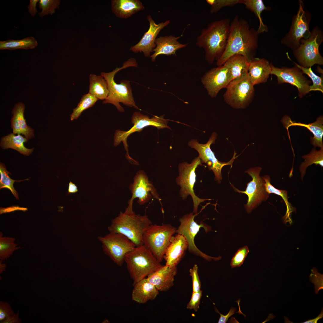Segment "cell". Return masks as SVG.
Listing matches in <instances>:
<instances>
[{
  "label": "cell",
  "instance_id": "6da1fadb",
  "mask_svg": "<svg viewBox=\"0 0 323 323\" xmlns=\"http://www.w3.org/2000/svg\"><path fill=\"white\" fill-rule=\"evenodd\" d=\"M259 34L250 28L248 22L236 15L230 23L229 33L225 50L217 61V66L223 65L231 56H243L249 63L254 57L258 47Z\"/></svg>",
  "mask_w": 323,
  "mask_h": 323
},
{
  "label": "cell",
  "instance_id": "7a4b0ae2",
  "mask_svg": "<svg viewBox=\"0 0 323 323\" xmlns=\"http://www.w3.org/2000/svg\"><path fill=\"white\" fill-rule=\"evenodd\" d=\"M230 21L228 19L211 22L202 29L197 37L196 45L204 49L205 58L212 64L217 60L226 49L229 33Z\"/></svg>",
  "mask_w": 323,
  "mask_h": 323
},
{
  "label": "cell",
  "instance_id": "3957f363",
  "mask_svg": "<svg viewBox=\"0 0 323 323\" xmlns=\"http://www.w3.org/2000/svg\"><path fill=\"white\" fill-rule=\"evenodd\" d=\"M152 222L147 216L136 214L132 205H129L124 212H120L113 219L108 227L109 232L122 234L130 240L135 246L143 244L142 237Z\"/></svg>",
  "mask_w": 323,
  "mask_h": 323
},
{
  "label": "cell",
  "instance_id": "277c9868",
  "mask_svg": "<svg viewBox=\"0 0 323 323\" xmlns=\"http://www.w3.org/2000/svg\"><path fill=\"white\" fill-rule=\"evenodd\" d=\"M137 65L136 60L134 58H131L125 62L121 67H117L109 72L101 73L100 75L104 77L107 83L109 90L108 96L103 100V103L112 104L116 107L118 111L121 112H124L125 110L120 105V103L129 107H133L140 109L134 101L130 81L124 80L118 84L114 79L115 74L120 70L129 67H137Z\"/></svg>",
  "mask_w": 323,
  "mask_h": 323
},
{
  "label": "cell",
  "instance_id": "5b68a950",
  "mask_svg": "<svg viewBox=\"0 0 323 323\" xmlns=\"http://www.w3.org/2000/svg\"><path fill=\"white\" fill-rule=\"evenodd\" d=\"M124 262L133 284L146 278L162 266L143 244L128 252Z\"/></svg>",
  "mask_w": 323,
  "mask_h": 323
},
{
  "label": "cell",
  "instance_id": "8992f818",
  "mask_svg": "<svg viewBox=\"0 0 323 323\" xmlns=\"http://www.w3.org/2000/svg\"><path fill=\"white\" fill-rule=\"evenodd\" d=\"M177 228L170 224L150 225L144 232L143 243L161 263Z\"/></svg>",
  "mask_w": 323,
  "mask_h": 323
},
{
  "label": "cell",
  "instance_id": "52a82bcc",
  "mask_svg": "<svg viewBox=\"0 0 323 323\" xmlns=\"http://www.w3.org/2000/svg\"><path fill=\"white\" fill-rule=\"evenodd\" d=\"M323 41V32L317 26L313 28L308 37L301 40L299 46L293 50L300 65L308 68L316 64L323 65V58L319 51Z\"/></svg>",
  "mask_w": 323,
  "mask_h": 323
},
{
  "label": "cell",
  "instance_id": "ba28073f",
  "mask_svg": "<svg viewBox=\"0 0 323 323\" xmlns=\"http://www.w3.org/2000/svg\"><path fill=\"white\" fill-rule=\"evenodd\" d=\"M248 72L231 81L223 95L224 101L232 107L244 109L252 101L255 89Z\"/></svg>",
  "mask_w": 323,
  "mask_h": 323
},
{
  "label": "cell",
  "instance_id": "9c48e42d",
  "mask_svg": "<svg viewBox=\"0 0 323 323\" xmlns=\"http://www.w3.org/2000/svg\"><path fill=\"white\" fill-rule=\"evenodd\" d=\"M201 159L198 156L195 158L190 163L187 162L180 163L178 166L179 175L176 179L177 184L180 187L179 195L183 200L190 195L193 203V213L197 214L199 205L201 202L210 199H201L194 193V188L196 181L195 171L199 165H202Z\"/></svg>",
  "mask_w": 323,
  "mask_h": 323
},
{
  "label": "cell",
  "instance_id": "30bf717a",
  "mask_svg": "<svg viewBox=\"0 0 323 323\" xmlns=\"http://www.w3.org/2000/svg\"><path fill=\"white\" fill-rule=\"evenodd\" d=\"M298 2V10L292 18L290 29L281 41L282 44L292 50L299 46L301 40L308 37L311 33L309 24L311 14L304 9L302 1L300 0Z\"/></svg>",
  "mask_w": 323,
  "mask_h": 323
},
{
  "label": "cell",
  "instance_id": "8fae6325",
  "mask_svg": "<svg viewBox=\"0 0 323 323\" xmlns=\"http://www.w3.org/2000/svg\"><path fill=\"white\" fill-rule=\"evenodd\" d=\"M168 120L165 119L164 116H160L154 115L151 118L146 115H144L140 112H135L131 118V123L133 126L127 131L116 130L115 133L114 139V145L116 146L121 142L124 144L125 150L127 151L126 157L129 160L132 159L128 154L127 139L128 137L131 134L135 132H141L145 127L153 126L159 129L164 128L170 129L167 125Z\"/></svg>",
  "mask_w": 323,
  "mask_h": 323
},
{
  "label": "cell",
  "instance_id": "7c38bea8",
  "mask_svg": "<svg viewBox=\"0 0 323 323\" xmlns=\"http://www.w3.org/2000/svg\"><path fill=\"white\" fill-rule=\"evenodd\" d=\"M98 238L104 253L119 266L124 262L126 255L136 246L127 237L119 233L109 232Z\"/></svg>",
  "mask_w": 323,
  "mask_h": 323
},
{
  "label": "cell",
  "instance_id": "4fadbf2b",
  "mask_svg": "<svg viewBox=\"0 0 323 323\" xmlns=\"http://www.w3.org/2000/svg\"><path fill=\"white\" fill-rule=\"evenodd\" d=\"M197 214L192 212L186 214L179 219L180 223L177 228L176 233L183 235L186 239L188 245L189 252L200 256L208 261L212 260H218L221 258V256L213 257L208 256L200 251L196 246L194 243L195 236L201 228H204L206 233L211 230L210 226L201 222L199 224L195 221L194 218Z\"/></svg>",
  "mask_w": 323,
  "mask_h": 323
},
{
  "label": "cell",
  "instance_id": "5bb4252c",
  "mask_svg": "<svg viewBox=\"0 0 323 323\" xmlns=\"http://www.w3.org/2000/svg\"><path fill=\"white\" fill-rule=\"evenodd\" d=\"M262 168L257 167L250 168L245 171L252 178V180L247 184L244 191L239 190L231 184L236 192L246 194L248 197L247 203L244 207L247 212L250 213L263 201H266L269 197L264 185V181L260 174Z\"/></svg>",
  "mask_w": 323,
  "mask_h": 323
},
{
  "label": "cell",
  "instance_id": "9a60e30c",
  "mask_svg": "<svg viewBox=\"0 0 323 323\" xmlns=\"http://www.w3.org/2000/svg\"><path fill=\"white\" fill-rule=\"evenodd\" d=\"M217 138V134L214 132L206 144L199 143L196 140L193 139L189 141L188 145L198 152V157L202 162L207 164L209 170H212L214 173L215 179L219 183H220L222 179L221 171L223 167L226 165H232L236 158V153H234L232 159L228 162L219 161L210 148L211 145L215 143Z\"/></svg>",
  "mask_w": 323,
  "mask_h": 323
},
{
  "label": "cell",
  "instance_id": "2e32d148",
  "mask_svg": "<svg viewBox=\"0 0 323 323\" xmlns=\"http://www.w3.org/2000/svg\"><path fill=\"white\" fill-rule=\"evenodd\" d=\"M271 67L270 74L277 77L278 83H288L295 86L298 89L300 97L309 92L310 81L303 75L302 72L296 66L291 68H278L271 64Z\"/></svg>",
  "mask_w": 323,
  "mask_h": 323
},
{
  "label": "cell",
  "instance_id": "e0dca14e",
  "mask_svg": "<svg viewBox=\"0 0 323 323\" xmlns=\"http://www.w3.org/2000/svg\"><path fill=\"white\" fill-rule=\"evenodd\" d=\"M129 188L132 194L129 203H133V200L137 198L138 204L143 205L149 202L152 197L161 202L156 190L143 170H140L136 173L134 177L133 182Z\"/></svg>",
  "mask_w": 323,
  "mask_h": 323
},
{
  "label": "cell",
  "instance_id": "ac0fdd59",
  "mask_svg": "<svg viewBox=\"0 0 323 323\" xmlns=\"http://www.w3.org/2000/svg\"><path fill=\"white\" fill-rule=\"evenodd\" d=\"M201 80L211 98L216 97L220 91L226 88L231 81L229 70L224 64L211 69L205 73Z\"/></svg>",
  "mask_w": 323,
  "mask_h": 323
},
{
  "label": "cell",
  "instance_id": "d6986e66",
  "mask_svg": "<svg viewBox=\"0 0 323 323\" xmlns=\"http://www.w3.org/2000/svg\"><path fill=\"white\" fill-rule=\"evenodd\" d=\"M147 18L149 22L148 30L138 43L131 47L130 50L135 53L142 52L145 57H149L156 46L155 41L157 35L162 29L170 24V21L167 20L156 24L150 15H148Z\"/></svg>",
  "mask_w": 323,
  "mask_h": 323
},
{
  "label": "cell",
  "instance_id": "ffe728a7",
  "mask_svg": "<svg viewBox=\"0 0 323 323\" xmlns=\"http://www.w3.org/2000/svg\"><path fill=\"white\" fill-rule=\"evenodd\" d=\"M188 247L187 240L183 235L177 234L173 236L164 257L166 261L165 265L171 267H176Z\"/></svg>",
  "mask_w": 323,
  "mask_h": 323
},
{
  "label": "cell",
  "instance_id": "44dd1931",
  "mask_svg": "<svg viewBox=\"0 0 323 323\" xmlns=\"http://www.w3.org/2000/svg\"><path fill=\"white\" fill-rule=\"evenodd\" d=\"M177 272V266L162 265L146 278L159 291L165 292L173 286Z\"/></svg>",
  "mask_w": 323,
  "mask_h": 323
},
{
  "label": "cell",
  "instance_id": "7402d4cb",
  "mask_svg": "<svg viewBox=\"0 0 323 323\" xmlns=\"http://www.w3.org/2000/svg\"><path fill=\"white\" fill-rule=\"evenodd\" d=\"M284 126L287 129L292 126H299L306 128L313 135V137H311V144L315 147L323 148L322 137L323 136V117L321 115L317 118L316 121L308 124H305L300 122L297 123L291 120L290 118L285 115L281 120Z\"/></svg>",
  "mask_w": 323,
  "mask_h": 323
},
{
  "label": "cell",
  "instance_id": "603a6c76",
  "mask_svg": "<svg viewBox=\"0 0 323 323\" xmlns=\"http://www.w3.org/2000/svg\"><path fill=\"white\" fill-rule=\"evenodd\" d=\"M182 36L171 35L157 38L155 41L156 46L153 50L154 53L150 56L152 61H155L156 57L160 55H176L177 50L186 46L187 44H182L178 41Z\"/></svg>",
  "mask_w": 323,
  "mask_h": 323
},
{
  "label": "cell",
  "instance_id": "cb8c5ba5",
  "mask_svg": "<svg viewBox=\"0 0 323 323\" xmlns=\"http://www.w3.org/2000/svg\"><path fill=\"white\" fill-rule=\"evenodd\" d=\"M25 104L19 102L16 104L12 109L11 127L15 134L23 135L28 140L34 137V130L27 124L24 117Z\"/></svg>",
  "mask_w": 323,
  "mask_h": 323
},
{
  "label": "cell",
  "instance_id": "d4e9b609",
  "mask_svg": "<svg viewBox=\"0 0 323 323\" xmlns=\"http://www.w3.org/2000/svg\"><path fill=\"white\" fill-rule=\"evenodd\" d=\"M271 71V64L267 60L254 58L249 63L248 73L250 81L254 86L266 82Z\"/></svg>",
  "mask_w": 323,
  "mask_h": 323
},
{
  "label": "cell",
  "instance_id": "484cf974",
  "mask_svg": "<svg viewBox=\"0 0 323 323\" xmlns=\"http://www.w3.org/2000/svg\"><path fill=\"white\" fill-rule=\"evenodd\" d=\"M133 284L132 299L138 303L143 304L149 301L153 300L159 294V291L148 281L147 278Z\"/></svg>",
  "mask_w": 323,
  "mask_h": 323
},
{
  "label": "cell",
  "instance_id": "4316f807",
  "mask_svg": "<svg viewBox=\"0 0 323 323\" xmlns=\"http://www.w3.org/2000/svg\"><path fill=\"white\" fill-rule=\"evenodd\" d=\"M111 5L113 12L122 19L127 18L144 9L142 2L138 0H114L112 1Z\"/></svg>",
  "mask_w": 323,
  "mask_h": 323
},
{
  "label": "cell",
  "instance_id": "83f0119b",
  "mask_svg": "<svg viewBox=\"0 0 323 323\" xmlns=\"http://www.w3.org/2000/svg\"><path fill=\"white\" fill-rule=\"evenodd\" d=\"M28 139L21 135L11 133L1 138L0 146L3 149L11 148L19 152L24 156H29L33 151L34 148L28 149L25 147L24 143Z\"/></svg>",
  "mask_w": 323,
  "mask_h": 323
},
{
  "label": "cell",
  "instance_id": "f1b7e54d",
  "mask_svg": "<svg viewBox=\"0 0 323 323\" xmlns=\"http://www.w3.org/2000/svg\"><path fill=\"white\" fill-rule=\"evenodd\" d=\"M224 64L229 70L232 81L248 72L249 63L243 56L237 54L229 57Z\"/></svg>",
  "mask_w": 323,
  "mask_h": 323
},
{
  "label": "cell",
  "instance_id": "f546056e",
  "mask_svg": "<svg viewBox=\"0 0 323 323\" xmlns=\"http://www.w3.org/2000/svg\"><path fill=\"white\" fill-rule=\"evenodd\" d=\"M89 93L98 100H104L108 96L109 90L107 83L102 75L91 74L89 76Z\"/></svg>",
  "mask_w": 323,
  "mask_h": 323
},
{
  "label": "cell",
  "instance_id": "4dcf8cb0",
  "mask_svg": "<svg viewBox=\"0 0 323 323\" xmlns=\"http://www.w3.org/2000/svg\"><path fill=\"white\" fill-rule=\"evenodd\" d=\"M38 44L36 40L30 36L20 40L8 39L0 41V49L14 50L20 49L25 50L33 49Z\"/></svg>",
  "mask_w": 323,
  "mask_h": 323
},
{
  "label": "cell",
  "instance_id": "1f68e13d",
  "mask_svg": "<svg viewBox=\"0 0 323 323\" xmlns=\"http://www.w3.org/2000/svg\"><path fill=\"white\" fill-rule=\"evenodd\" d=\"M242 4H244L247 9L253 12L258 18L259 21V27L257 30L259 34L264 32H267L268 28L263 22L261 14L264 10H269L268 7H266L262 0H243Z\"/></svg>",
  "mask_w": 323,
  "mask_h": 323
},
{
  "label": "cell",
  "instance_id": "d6a6232c",
  "mask_svg": "<svg viewBox=\"0 0 323 323\" xmlns=\"http://www.w3.org/2000/svg\"><path fill=\"white\" fill-rule=\"evenodd\" d=\"M302 158L304 159V161L301 164L299 169L301 178L303 181L306 169L309 166L315 164L323 167V148H320L319 150L315 148H313L309 153L302 156Z\"/></svg>",
  "mask_w": 323,
  "mask_h": 323
},
{
  "label": "cell",
  "instance_id": "836d02e7",
  "mask_svg": "<svg viewBox=\"0 0 323 323\" xmlns=\"http://www.w3.org/2000/svg\"><path fill=\"white\" fill-rule=\"evenodd\" d=\"M98 100L97 98L89 93L83 95L77 106L73 109L70 115L71 120L77 119L84 110L93 106Z\"/></svg>",
  "mask_w": 323,
  "mask_h": 323
},
{
  "label": "cell",
  "instance_id": "e575fe53",
  "mask_svg": "<svg viewBox=\"0 0 323 323\" xmlns=\"http://www.w3.org/2000/svg\"><path fill=\"white\" fill-rule=\"evenodd\" d=\"M2 234H0V259L4 260L8 258L16 250L20 248L17 247V244L15 243V239L12 237H2Z\"/></svg>",
  "mask_w": 323,
  "mask_h": 323
},
{
  "label": "cell",
  "instance_id": "d590c367",
  "mask_svg": "<svg viewBox=\"0 0 323 323\" xmlns=\"http://www.w3.org/2000/svg\"><path fill=\"white\" fill-rule=\"evenodd\" d=\"M11 174L8 171L4 164L2 163L0 164V189L6 188L10 190L16 199H19L18 194L13 187V184L15 182H20L24 180L16 181L11 179L9 174Z\"/></svg>",
  "mask_w": 323,
  "mask_h": 323
},
{
  "label": "cell",
  "instance_id": "8d00e7d4",
  "mask_svg": "<svg viewBox=\"0 0 323 323\" xmlns=\"http://www.w3.org/2000/svg\"><path fill=\"white\" fill-rule=\"evenodd\" d=\"M303 73L307 75L311 79L313 85L310 86V91H320L323 92V76L319 77L316 75L312 71L311 67L305 68L293 62Z\"/></svg>",
  "mask_w": 323,
  "mask_h": 323
},
{
  "label": "cell",
  "instance_id": "74e56055",
  "mask_svg": "<svg viewBox=\"0 0 323 323\" xmlns=\"http://www.w3.org/2000/svg\"><path fill=\"white\" fill-rule=\"evenodd\" d=\"M60 1L59 0H40L38 2L39 6L42 11L39 13L40 17L46 15H52L55 13V10L59 7Z\"/></svg>",
  "mask_w": 323,
  "mask_h": 323
},
{
  "label": "cell",
  "instance_id": "f35d334b",
  "mask_svg": "<svg viewBox=\"0 0 323 323\" xmlns=\"http://www.w3.org/2000/svg\"><path fill=\"white\" fill-rule=\"evenodd\" d=\"M206 1L211 6L210 11L211 14L217 12L224 7L233 6L243 2V0H207Z\"/></svg>",
  "mask_w": 323,
  "mask_h": 323
},
{
  "label": "cell",
  "instance_id": "ab89813d",
  "mask_svg": "<svg viewBox=\"0 0 323 323\" xmlns=\"http://www.w3.org/2000/svg\"><path fill=\"white\" fill-rule=\"evenodd\" d=\"M249 250L247 246L239 249L231 259L230 266L231 268L240 266L243 264Z\"/></svg>",
  "mask_w": 323,
  "mask_h": 323
},
{
  "label": "cell",
  "instance_id": "60d3db41",
  "mask_svg": "<svg viewBox=\"0 0 323 323\" xmlns=\"http://www.w3.org/2000/svg\"><path fill=\"white\" fill-rule=\"evenodd\" d=\"M202 294V291L201 290L198 292H193L191 299L187 305L186 308L197 311L199 308Z\"/></svg>",
  "mask_w": 323,
  "mask_h": 323
},
{
  "label": "cell",
  "instance_id": "b9f144b4",
  "mask_svg": "<svg viewBox=\"0 0 323 323\" xmlns=\"http://www.w3.org/2000/svg\"><path fill=\"white\" fill-rule=\"evenodd\" d=\"M198 266L194 265L189 270L190 275L192 279L193 292H198L201 290V283L198 274Z\"/></svg>",
  "mask_w": 323,
  "mask_h": 323
},
{
  "label": "cell",
  "instance_id": "7bdbcfd3",
  "mask_svg": "<svg viewBox=\"0 0 323 323\" xmlns=\"http://www.w3.org/2000/svg\"><path fill=\"white\" fill-rule=\"evenodd\" d=\"M14 314L9 303L0 301V322Z\"/></svg>",
  "mask_w": 323,
  "mask_h": 323
},
{
  "label": "cell",
  "instance_id": "ee69618b",
  "mask_svg": "<svg viewBox=\"0 0 323 323\" xmlns=\"http://www.w3.org/2000/svg\"><path fill=\"white\" fill-rule=\"evenodd\" d=\"M215 310L216 311L219 313L220 315L218 323H226L228 321L229 318L235 313L236 309L234 307H231L228 313L226 315H224L220 313L216 308L215 309Z\"/></svg>",
  "mask_w": 323,
  "mask_h": 323
},
{
  "label": "cell",
  "instance_id": "f6af8a7d",
  "mask_svg": "<svg viewBox=\"0 0 323 323\" xmlns=\"http://www.w3.org/2000/svg\"><path fill=\"white\" fill-rule=\"evenodd\" d=\"M1 323H21L22 320L19 318V312L16 314L10 316L7 319L0 322Z\"/></svg>",
  "mask_w": 323,
  "mask_h": 323
},
{
  "label": "cell",
  "instance_id": "bcb514c9",
  "mask_svg": "<svg viewBox=\"0 0 323 323\" xmlns=\"http://www.w3.org/2000/svg\"><path fill=\"white\" fill-rule=\"evenodd\" d=\"M39 1V0H30V3L28 6V9L29 13L32 16H34L37 12L36 5Z\"/></svg>",
  "mask_w": 323,
  "mask_h": 323
},
{
  "label": "cell",
  "instance_id": "7dc6e473",
  "mask_svg": "<svg viewBox=\"0 0 323 323\" xmlns=\"http://www.w3.org/2000/svg\"><path fill=\"white\" fill-rule=\"evenodd\" d=\"M27 210L26 208L20 207L18 206H13L7 208H1L0 214H2L5 213L9 212L16 210H20L23 211H25Z\"/></svg>",
  "mask_w": 323,
  "mask_h": 323
},
{
  "label": "cell",
  "instance_id": "c3c4849f",
  "mask_svg": "<svg viewBox=\"0 0 323 323\" xmlns=\"http://www.w3.org/2000/svg\"><path fill=\"white\" fill-rule=\"evenodd\" d=\"M78 190L76 185L71 182L70 181L69 183L68 192L67 194L71 193H74L78 191Z\"/></svg>",
  "mask_w": 323,
  "mask_h": 323
},
{
  "label": "cell",
  "instance_id": "681fc988",
  "mask_svg": "<svg viewBox=\"0 0 323 323\" xmlns=\"http://www.w3.org/2000/svg\"><path fill=\"white\" fill-rule=\"evenodd\" d=\"M323 317V312H321L320 314L316 318L313 319L312 320H309L306 321L304 323H316L318 320L319 319Z\"/></svg>",
  "mask_w": 323,
  "mask_h": 323
},
{
  "label": "cell",
  "instance_id": "f907efd6",
  "mask_svg": "<svg viewBox=\"0 0 323 323\" xmlns=\"http://www.w3.org/2000/svg\"><path fill=\"white\" fill-rule=\"evenodd\" d=\"M2 260H1L0 262V274H1L3 272L5 271L6 265L4 263H2Z\"/></svg>",
  "mask_w": 323,
  "mask_h": 323
},
{
  "label": "cell",
  "instance_id": "816d5d0a",
  "mask_svg": "<svg viewBox=\"0 0 323 323\" xmlns=\"http://www.w3.org/2000/svg\"><path fill=\"white\" fill-rule=\"evenodd\" d=\"M109 321L108 319H105L103 322V323H109Z\"/></svg>",
  "mask_w": 323,
  "mask_h": 323
}]
</instances>
